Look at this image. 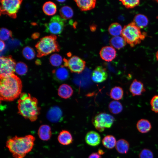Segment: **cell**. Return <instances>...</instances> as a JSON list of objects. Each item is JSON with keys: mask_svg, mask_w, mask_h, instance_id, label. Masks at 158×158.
I'll return each instance as SVG.
<instances>
[{"mask_svg": "<svg viewBox=\"0 0 158 158\" xmlns=\"http://www.w3.org/2000/svg\"><path fill=\"white\" fill-rule=\"evenodd\" d=\"M35 140V137L31 135L16 136L7 140L6 146L13 158H24L32 150Z\"/></svg>", "mask_w": 158, "mask_h": 158, "instance_id": "1", "label": "cell"}, {"mask_svg": "<svg viewBox=\"0 0 158 158\" xmlns=\"http://www.w3.org/2000/svg\"><path fill=\"white\" fill-rule=\"evenodd\" d=\"M0 78L1 101H12L20 96L22 85L21 80L17 76L14 74Z\"/></svg>", "mask_w": 158, "mask_h": 158, "instance_id": "2", "label": "cell"}, {"mask_svg": "<svg viewBox=\"0 0 158 158\" xmlns=\"http://www.w3.org/2000/svg\"><path fill=\"white\" fill-rule=\"evenodd\" d=\"M18 102V113L20 115L31 121L36 120L40 112L36 98L29 94L23 93L20 95Z\"/></svg>", "mask_w": 158, "mask_h": 158, "instance_id": "3", "label": "cell"}, {"mask_svg": "<svg viewBox=\"0 0 158 158\" xmlns=\"http://www.w3.org/2000/svg\"><path fill=\"white\" fill-rule=\"evenodd\" d=\"M140 29L133 21L132 22L124 26L121 35L126 43L133 47L140 44L147 35L146 33L142 32Z\"/></svg>", "mask_w": 158, "mask_h": 158, "instance_id": "4", "label": "cell"}, {"mask_svg": "<svg viewBox=\"0 0 158 158\" xmlns=\"http://www.w3.org/2000/svg\"><path fill=\"white\" fill-rule=\"evenodd\" d=\"M56 38L55 35H51L41 38L35 45L37 52V56L41 57L52 52L59 51L60 48Z\"/></svg>", "mask_w": 158, "mask_h": 158, "instance_id": "5", "label": "cell"}, {"mask_svg": "<svg viewBox=\"0 0 158 158\" xmlns=\"http://www.w3.org/2000/svg\"><path fill=\"white\" fill-rule=\"evenodd\" d=\"M115 121L111 115L105 113H100L92 118V122L96 129L100 132L103 131L106 128H110Z\"/></svg>", "mask_w": 158, "mask_h": 158, "instance_id": "6", "label": "cell"}, {"mask_svg": "<svg viewBox=\"0 0 158 158\" xmlns=\"http://www.w3.org/2000/svg\"><path fill=\"white\" fill-rule=\"evenodd\" d=\"M22 1L20 0H1V14H6L12 18H16Z\"/></svg>", "mask_w": 158, "mask_h": 158, "instance_id": "7", "label": "cell"}, {"mask_svg": "<svg viewBox=\"0 0 158 158\" xmlns=\"http://www.w3.org/2000/svg\"><path fill=\"white\" fill-rule=\"evenodd\" d=\"M65 23L66 20L59 16H54L48 23L45 24V31L54 35L60 34L64 29Z\"/></svg>", "mask_w": 158, "mask_h": 158, "instance_id": "8", "label": "cell"}, {"mask_svg": "<svg viewBox=\"0 0 158 158\" xmlns=\"http://www.w3.org/2000/svg\"><path fill=\"white\" fill-rule=\"evenodd\" d=\"M0 77H4L14 74L16 63L12 56H1Z\"/></svg>", "mask_w": 158, "mask_h": 158, "instance_id": "9", "label": "cell"}, {"mask_svg": "<svg viewBox=\"0 0 158 158\" xmlns=\"http://www.w3.org/2000/svg\"><path fill=\"white\" fill-rule=\"evenodd\" d=\"M63 60L64 66L67 67L72 73H80L84 70L85 66V62L77 56H73L68 60L64 59Z\"/></svg>", "mask_w": 158, "mask_h": 158, "instance_id": "10", "label": "cell"}, {"mask_svg": "<svg viewBox=\"0 0 158 158\" xmlns=\"http://www.w3.org/2000/svg\"><path fill=\"white\" fill-rule=\"evenodd\" d=\"M108 73L106 69L102 66L96 67L93 71L91 75L92 81L96 83L103 82L106 80Z\"/></svg>", "mask_w": 158, "mask_h": 158, "instance_id": "11", "label": "cell"}, {"mask_svg": "<svg viewBox=\"0 0 158 158\" xmlns=\"http://www.w3.org/2000/svg\"><path fill=\"white\" fill-rule=\"evenodd\" d=\"M116 51L111 46H107L102 47L99 52L101 58L104 61L110 62L116 57Z\"/></svg>", "mask_w": 158, "mask_h": 158, "instance_id": "12", "label": "cell"}, {"mask_svg": "<svg viewBox=\"0 0 158 158\" xmlns=\"http://www.w3.org/2000/svg\"><path fill=\"white\" fill-rule=\"evenodd\" d=\"M62 112L58 107L55 106L51 108L48 111L47 117L49 121L52 123L60 121L62 118Z\"/></svg>", "mask_w": 158, "mask_h": 158, "instance_id": "13", "label": "cell"}, {"mask_svg": "<svg viewBox=\"0 0 158 158\" xmlns=\"http://www.w3.org/2000/svg\"><path fill=\"white\" fill-rule=\"evenodd\" d=\"M129 90L133 96L141 95L146 91L143 83L136 79L133 81Z\"/></svg>", "mask_w": 158, "mask_h": 158, "instance_id": "14", "label": "cell"}, {"mask_svg": "<svg viewBox=\"0 0 158 158\" xmlns=\"http://www.w3.org/2000/svg\"><path fill=\"white\" fill-rule=\"evenodd\" d=\"M101 137L100 135L95 131H90L87 132L85 137L86 143L92 146H96L100 143Z\"/></svg>", "mask_w": 158, "mask_h": 158, "instance_id": "15", "label": "cell"}, {"mask_svg": "<svg viewBox=\"0 0 158 158\" xmlns=\"http://www.w3.org/2000/svg\"><path fill=\"white\" fill-rule=\"evenodd\" d=\"M59 142L63 145H67L72 143L73 139L71 133L66 130H63L59 133L57 138Z\"/></svg>", "mask_w": 158, "mask_h": 158, "instance_id": "16", "label": "cell"}, {"mask_svg": "<svg viewBox=\"0 0 158 158\" xmlns=\"http://www.w3.org/2000/svg\"><path fill=\"white\" fill-rule=\"evenodd\" d=\"M37 134L39 138L42 140H48L51 138L52 135L50 127L46 124L42 125L39 128Z\"/></svg>", "mask_w": 158, "mask_h": 158, "instance_id": "17", "label": "cell"}, {"mask_svg": "<svg viewBox=\"0 0 158 158\" xmlns=\"http://www.w3.org/2000/svg\"><path fill=\"white\" fill-rule=\"evenodd\" d=\"M78 6L82 11L91 10L96 5V1L95 0H75Z\"/></svg>", "mask_w": 158, "mask_h": 158, "instance_id": "18", "label": "cell"}, {"mask_svg": "<svg viewBox=\"0 0 158 158\" xmlns=\"http://www.w3.org/2000/svg\"><path fill=\"white\" fill-rule=\"evenodd\" d=\"M58 93V95L60 97L66 99L72 96L73 93V90L70 86L64 84L59 87Z\"/></svg>", "mask_w": 158, "mask_h": 158, "instance_id": "19", "label": "cell"}, {"mask_svg": "<svg viewBox=\"0 0 158 158\" xmlns=\"http://www.w3.org/2000/svg\"><path fill=\"white\" fill-rule=\"evenodd\" d=\"M136 127L139 132L144 133L149 131L151 128L152 126L148 120L146 119H142L137 122Z\"/></svg>", "mask_w": 158, "mask_h": 158, "instance_id": "20", "label": "cell"}, {"mask_svg": "<svg viewBox=\"0 0 158 158\" xmlns=\"http://www.w3.org/2000/svg\"><path fill=\"white\" fill-rule=\"evenodd\" d=\"M110 44L114 48L119 49L124 47L126 42L122 36H117L113 37L110 39Z\"/></svg>", "mask_w": 158, "mask_h": 158, "instance_id": "21", "label": "cell"}, {"mask_svg": "<svg viewBox=\"0 0 158 158\" xmlns=\"http://www.w3.org/2000/svg\"><path fill=\"white\" fill-rule=\"evenodd\" d=\"M115 147L116 150L119 153L126 154L129 150V144L126 140L120 139L116 142Z\"/></svg>", "mask_w": 158, "mask_h": 158, "instance_id": "22", "label": "cell"}, {"mask_svg": "<svg viewBox=\"0 0 158 158\" xmlns=\"http://www.w3.org/2000/svg\"><path fill=\"white\" fill-rule=\"evenodd\" d=\"M133 22L140 29L146 27L148 23V20L146 16L141 14L136 15L135 16Z\"/></svg>", "mask_w": 158, "mask_h": 158, "instance_id": "23", "label": "cell"}, {"mask_svg": "<svg viewBox=\"0 0 158 158\" xmlns=\"http://www.w3.org/2000/svg\"><path fill=\"white\" fill-rule=\"evenodd\" d=\"M42 9L44 12L48 16H52L55 14L57 11L56 4L53 2L49 1L43 5Z\"/></svg>", "mask_w": 158, "mask_h": 158, "instance_id": "24", "label": "cell"}, {"mask_svg": "<svg viewBox=\"0 0 158 158\" xmlns=\"http://www.w3.org/2000/svg\"><path fill=\"white\" fill-rule=\"evenodd\" d=\"M102 142L103 146L108 149H112L115 146L116 142V138L113 135H108L103 138Z\"/></svg>", "mask_w": 158, "mask_h": 158, "instance_id": "25", "label": "cell"}, {"mask_svg": "<svg viewBox=\"0 0 158 158\" xmlns=\"http://www.w3.org/2000/svg\"><path fill=\"white\" fill-rule=\"evenodd\" d=\"M54 73L56 78L60 81L65 80L69 77L68 71L63 66L57 68L54 71Z\"/></svg>", "mask_w": 158, "mask_h": 158, "instance_id": "26", "label": "cell"}, {"mask_svg": "<svg viewBox=\"0 0 158 158\" xmlns=\"http://www.w3.org/2000/svg\"><path fill=\"white\" fill-rule=\"evenodd\" d=\"M109 94L111 98L116 100H119L123 97V90L120 87L115 86L111 89Z\"/></svg>", "mask_w": 158, "mask_h": 158, "instance_id": "27", "label": "cell"}, {"mask_svg": "<svg viewBox=\"0 0 158 158\" xmlns=\"http://www.w3.org/2000/svg\"><path fill=\"white\" fill-rule=\"evenodd\" d=\"M109 111L113 114H118L121 113L123 109L121 104L117 101H112L111 102L108 106Z\"/></svg>", "mask_w": 158, "mask_h": 158, "instance_id": "28", "label": "cell"}, {"mask_svg": "<svg viewBox=\"0 0 158 158\" xmlns=\"http://www.w3.org/2000/svg\"><path fill=\"white\" fill-rule=\"evenodd\" d=\"M122 29V27L120 24L118 23H114L110 25L108 30L109 33L114 37L121 35Z\"/></svg>", "mask_w": 158, "mask_h": 158, "instance_id": "29", "label": "cell"}, {"mask_svg": "<svg viewBox=\"0 0 158 158\" xmlns=\"http://www.w3.org/2000/svg\"><path fill=\"white\" fill-rule=\"evenodd\" d=\"M61 17L67 20L71 18L73 15V12L70 7L65 6L62 7L60 10Z\"/></svg>", "mask_w": 158, "mask_h": 158, "instance_id": "30", "label": "cell"}, {"mask_svg": "<svg viewBox=\"0 0 158 158\" xmlns=\"http://www.w3.org/2000/svg\"><path fill=\"white\" fill-rule=\"evenodd\" d=\"M15 71L18 75H23L27 72L28 67L25 63L22 62H19L16 64Z\"/></svg>", "mask_w": 158, "mask_h": 158, "instance_id": "31", "label": "cell"}, {"mask_svg": "<svg viewBox=\"0 0 158 158\" xmlns=\"http://www.w3.org/2000/svg\"><path fill=\"white\" fill-rule=\"evenodd\" d=\"M22 54L24 57L28 60L33 59L35 56V52L34 49L29 46L25 47L22 50Z\"/></svg>", "mask_w": 158, "mask_h": 158, "instance_id": "32", "label": "cell"}, {"mask_svg": "<svg viewBox=\"0 0 158 158\" xmlns=\"http://www.w3.org/2000/svg\"><path fill=\"white\" fill-rule=\"evenodd\" d=\"M63 61L62 58L60 55L57 54H52L49 58L51 64L54 66H59L61 65Z\"/></svg>", "mask_w": 158, "mask_h": 158, "instance_id": "33", "label": "cell"}, {"mask_svg": "<svg viewBox=\"0 0 158 158\" xmlns=\"http://www.w3.org/2000/svg\"><path fill=\"white\" fill-rule=\"evenodd\" d=\"M122 4L127 8H132L138 6L140 3L139 0H120Z\"/></svg>", "mask_w": 158, "mask_h": 158, "instance_id": "34", "label": "cell"}, {"mask_svg": "<svg viewBox=\"0 0 158 158\" xmlns=\"http://www.w3.org/2000/svg\"><path fill=\"white\" fill-rule=\"evenodd\" d=\"M12 33L11 31L5 28H1L0 30V40L5 41L7 40L10 37H11Z\"/></svg>", "mask_w": 158, "mask_h": 158, "instance_id": "35", "label": "cell"}, {"mask_svg": "<svg viewBox=\"0 0 158 158\" xmlns=\"http://www.w3.org/2000/svg\"><path fill=\"white\" fill-rule=\"evenodd\" d=\"M152 111L156 113H158V95L154 96L150 101Z\"/></svg>", "mask_w": 158, "mask_h": 158, "instance_id": "36", "label": "cell"}, {"mask_svg": "<svg viewBox=\"0 0 158 158\" xmlns=\"http://www.w3.org/2000/svg\"><path fill=\"white\" fill-rule=\"evenodd\" d=\"M139 158H153V154L152 152L147 149L142 150L139 154Z\"/></svg>", "mask_w": 158, "mask_h": 158, "instance_id": "37", "label": "cell"}, {"mask_svg": "<svg viewBox=\"0 0 158 158\" xmlns=\"http://www.w3.org/2000/svg\"><path fill=\"white\" fill-rule=\"evenodd\" d=\"M88 158H102V157L98 152H93L89 156Z\"/></svg>", "mask_w": 158, "mask_h": 158, "instance_id": "38", "label": "cell"}, {"mask_svg": "<svg viewBox=\"0 0 158 158\" xmlns=\"http://www.w3.org/2000/svg\"><path fill=\"white\" fill-rule=\"evenodd\" d=\"M0 51L1 52L5 48V44L4 42L1 40L0 41Z\"/></svg>", "mask_w": 158, "mask_h": 158, "instance_id": "39", "label": "cell"}, {"mask_svg": "<svg viewBox=\"0 0 158 158\" xmlns=\"http://www.w3.org/2000/svg\"><path fill=\"white\" fill-rule=\"evenodd\" d=\"M40 36V34L39 33L37 32L35 33L32 34V38L34 39H36L39 37Z\"/></svg>", "mask_w": 158, "mask_h": 158, "instance_id": "40", "label": "cell"}, {"mask_svg": "<svg viewBox=\"0 0 158 158\" xmlns=\"http://www.w3.org/2000/svg\"><path fill=\"white\" fill-rule=\"evenodd\" d=\"M98 152L101 155L103 154L104 153V152L101 149L99 150Z\"/></svg>", "mask_w": 158, "mask_h": 158, "instance_id": "41", "label": "cell"}, {"mask_svg": "<svg viewBox=\"0 0 158 158\" xmlns=\"http://www.w3.org/2000/svg\"><path fill=\"white\" fill-rule=\"evenodd\" d=\"M155 56L157 60L158 61V51L156 53Z\"/></svg>", "mask_w": 158, "mask_h": 158, "instance_id": "42", "label": "cell"}, {"mask_svg": "<svg viewBox=\"0 0 158 158\" xmlns=\"http://www.w3.org/2000/svg\"><path fill=\"white\" fill-rule=\"evenodd\" d=\"M57 1L58 2H59V3H63L65 1H66L65 0H57Z\"/></svg>", "mask_w": 158, "mask_h": 158, "instance_id": "43", "label": "cell"}, {"mask_svg": "<svg viewBox=\"0 0 158 158\" xmlns=\"http://www.w3.org/2000/svg\"></svg>", "mask_w": 158, "mask_h": 158, "instance_id": "44", "label": "cell"}]
</instances>
